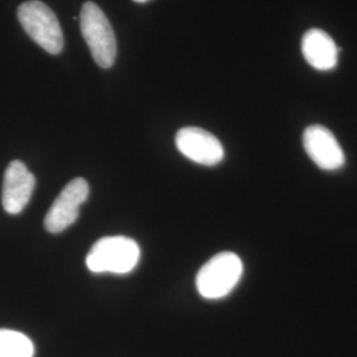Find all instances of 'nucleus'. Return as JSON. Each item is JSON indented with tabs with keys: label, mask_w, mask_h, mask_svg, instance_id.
<instances>
[{
	"label": "nucleus",
	"mask_w": 357,
	"mask_h": 357,
	"mask_svg": "<svg viewBox=\"0 0 357 357\" xmlns=\"http://www.w3.org/2000/svg\"><path fill=\"white\" fill-rule=\"evenodd\" d=\"M79 26L94 61L103 69L112 68L116 57L114 31L96 3H84L79 13Z\"/></svg>",
	"instance_id": "7ed1b4c3"
},
{
	"label": "nucleus",
	"mask_w": 357,
	"mask_h": 357,
	"mask_svg": "<svg viewBox=\"0 0 357 357\" xmlns=\"http://www.w3.org/2000/svg\"><path fill=\"white\" fill-rule=\"evenodd\" d=\"M89 197V184L85 178H77L69 181L53 202L44 227L50 233H61L69 228L79 215V206Z\"/></svg>",
	"instance_id": "39448f33"
},
{
	"label": "nucleus",
	"mask_w": 357,
	"mask_h": 357,
	"mask_svg": "<svg viewBox=\"0 0 357 357\" xmlns=\"http://www.w3.org/2000/svg\"><path fill=\"white\" fill-rule=\"evenodd\" d=\"M17 17L26 35L44 51L51 54L61 53L64 48L63 31L57 16L45 3L29 0L20 4Z\"/></svg>",
	"instance_id": "20e7f679"
},
{
	"label": "nucleus",
	"mask_w": 357,
	"mask_h": 357,
	"mask_svg": "<svg viewBox=\"0 0 357 357\" xmlns=\"http://www.w3.org/2000/svg\"><path fill=\"white\" fill-rule=\"evenodd\" d=\"M36 178L20 160H13L6 172L1 192V204L7 213H20L33 193Z\"/></svg>",
	"instance_id": "6e6552de"
},
{
	"label": "nucleus",
	"mask_w": 357,
	"mask_h": 357,
	"mask_svg": "<svg viewBox=\"0 0 357 357\" xmlns=\"http://www.w3.org/2000/svg\"><path fill=\"white\" fill-rule=\"evenodd\" d=\"M141 258L139 245L134 240L114 236L103 237L93 245L86 257V266L93 273L128 274Z\"/></svg>",
	"instance_id": "f257e3e1"
},
{
	"label": "nucleus",
	"mask_w": 357,
	"mask_h": 357,
	"mask_svg": "<svg viewBox=\"0 0 357 357\" xmlns=\"http://www.w3.org/2000/svg\"><path fill=\"white\" fill-rule=\"evenodd\" d=\"M303 147L310 159L324 171H336L344 166L342 146L328 128L312 125L303 132Z\"/></svg>",
	"instance_id": "0eeeda50"
},
{
	"label": "nucleus",
	"mask_w": 357,
	"mask_h": 357,
	"mask_svg": "<svg viewBox=\"0 0 357 357\" xmlns=\"http://www.w3.org/2000/svg\"><path fill=\"white\" fill-rule=\"evenodd\" d=\"M175 142L178 151L197 165L216 166L224 159L221 142L204 128H180Z\"/></svg>",
	"instance_id": "423d86ee"
},
{
	"label": "nucleus",
	"mask_w": 357,
	"mask_h": 357,
	"mask_svg": "<svg viewBox=\"0 0 357 357\" xmlns=\"http://www.w3.org/2000/svg\"><path fill=\"white\" fill-rule=\"evenodd\" d=\"M302 53L308 64L321 72L332 70L337 65L339 48L327 32L318 28H312L305 33Z\"/></svg>",
	"instance_id": "1a4fd4ad"
},
{
	"label": "nucleus",
	"mask_w": 357,
	"mask_h": 357,
	"mask_svg": "<svg viewBox=\"0 0 357 357\" xmlns=\"http://www.w3.org/2000/svg\"><path fill=\"white\" fill-rule=\"evenodd\" d=\"M134 1H137V3H146V1H149V0H134Z\"/></svg>",
	"instance_id": "9b49d317"
},
{
	"label": "nucleus",
	"mask_w": 357,
	"mask_h": 357,
	"mask_svg": "<svg viewBox=\"0 0 357 357\" xmlns=\"http://www.w3.org/2000/svg\"><path fill=\"white\" fill-rule=\"evenodd\" d=\"M35 345L22 332L0 328V357H33Z\"/></svg>",
	"instance_id": "9d476101"
},
{
	"label": "nucleus",
	"mask_w": 357,
	"mask_h": 357,
	"mask_svg": "<svg viewBox=\"0 0 357 357\" xmlns=\"http://www.w3.org/2000/svg\"><path fill=\"white\" fill-rule=\"evenodd\" d=\"M241 258L230 252L213 255L196 277V287L205 299H221L229 295L243 277Z\"/></svg>",
	"instance_id": "f03ea898"
}]
</instances>
